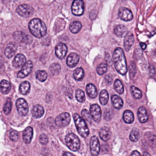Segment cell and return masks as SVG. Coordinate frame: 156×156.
I'll use <instances>...</instances> for the list:
<instances>
[{
    "label": "cell",
    "mask_w": 156,
    "mask_h": 156,
    "mask_svg": "<svg viewBox=\"0 0 156 156\" xmlns=\"http://www.w3.org/2000/svg\"><path fill=\"white\" fill-rule=\"evenodd\" d=\"M115 67L118 73L122 75L126 74L127 71L126 60L123 50L121 48L115 49L113 55Z\"/></svg>",
    "instance_id": "obj_1"
},
{
    "label": "cell",
    "mask_w": 156,
    "mask_h": 156,
    "mask_svg": "<svg viewBox=\"0 0 156 156\" xmlns=\"http://www.w3.org/2000/svg\"><path fill=\"white\" fill-rule=\"evenodd\" d=\"M28 27L31 34L37 38H41L46 34V25L39 18H34L31 20L28 24Z\"/></svg>",
    "instance_id": "obj_2"
},
{
    "label": "cell",
    "mask_w": 156,
    "mask_h": 156,
    "mask_svg": "<svg viewBox=\"0 0 156 156\" xmlns=\"http://www.w3.org/2000/svg\"><path fill=\"white\" fill-rule=\"evenodd\" d=\"M73 118L79 134L83 138L87 137L90 134V131L85 121L77 113L74 114Z\"/></svg>",
    "instance_id": "obj_3"
},
{
    "label": "cell",
    "mask_w": 156,
    "mask_h": 156,
    "mask_svg": "<svg viewBox=\"0 0 156 156\" xmlns=\"http://www.w3.org/2000/svg\"><path fill=\"white\" fill-rule=\"evenodd\" d=\"M66 142L67 146L73 152L78 151L80 147V142L77 136L75 134L71 133L66 135Z\"/></svg>",
    "instance_id": "obj_4"
},
{
    "label": "cell",
    "mask_w": 156,
    "mask_h": 156,
    "mask_svg": "<svg viewBox=\"0 0 156 156\" xmlns=\"http://www.w3.org/2000/svg\"><path fill=\"white\" fill-rule=\"evenodd\" d=\"M71 117L68 113H63L58 115L55 119V124L58 127H64L70 123Z\"/></svg>",
    "instance_id": "obj_5"
},
{
    "label": "cell",
    "mask_w": 156,
    "mask_h": 156,
    "mask_svg": "<svg viewBox=\"0 0 156 156\" xmlns=\"http://www.w3.org/2000/svg\"><path fill=\"white\" fill-rule=\"evenodd\" d=\"M16 12L22 17L28 18L34 13V9L28 5H21L16 9Z\"/></svg>",
    "instance_id": "obj_6"
},
{
    "label": "cell",
    "mask_w": 156,
    "mask_h": 156,
    "mask_svg": "<svg viewBox=\"0 0 156 156\" xmlns=\"http://www.w3.org/2000/svg\"><path fill=\"white\" fill-rule=\"evenodd\" d=\"M17 112L21 116H26L28 112V105L24 99L19 98L16 101Z\"/></svg>",
    "instance_id": "obj_7"
},
{
    "label": "cell",
    "mask_w": 156,
    "mask_h": 156,
    "mask_svg": "<svg viewBox=\"0 0 156 156\" xmlns=\"http://www.w3.org/2000/svg\"><path fill=\"white\" fill-rule=\"evenodd\" d=\"M33 67L32 61L28 60L26 62L24 65L22 67L21 70L17 73V78H23L28 76L32 71Z\"/></svg>",
    "instance_id": "obj_8"
},
{
    "label": "cell",
    "mask_w": 156,
    "mask_h": 156,
    "mask_svg": "<svg viewBox=\"0 0 156 156\" xmlns=\"http://www.w3.org/2000/svg\"><path fill=\"white\" fill-rule=\"evenodd\" d=\"M84 3L83 0H74L72 3V12L76 16H81L83 14Z\"/></svg>",
    "instance_id": "obj_9"
},
{
    "label": "cell",
    "mask_w": 156,
    "mask_h": 156,
    "mask_svg": "<svg viewBox=\"0 0 156 156\" xmlns=\"http://www.w3.org/2000/svg\"><path fill=\"white\" fill-rule=\"evenodd\" d=\"M90 150L92 156H97L100 152V144L98 138L93 136L90 141Z\"/></svg>",
    "instance_id": "obj_10"
},
{
    "label": "cell",
    "mask_w": 156,
    "mask_h": 156,
    "mask_svg": "<svg viewBox=\"0 0 156 156\" xmlns=\"http://www.w3.org/2000/svg\"><path fill=\"white\" fill-rule=\"evenodd\" d=\"M90 113L94 121L99 123L101 117V110L100 106L97 104H94L90 108Z\"/></svg>",
    "instance_id": "obj_11"
},
{
    "label": "cell",
    "mask_w": 156,
    "mask_h": 156,
    "mask_svg": "<svg viewBox=\"0 0 156 156\" xmlns=\"http://www.w3.org/2000/svg\"><path fill=\"white\" fill-rule=\"evenodd\" d=\"M118 16L122 20L125 21H131L133 18L132 11L125 7H122L119 9Z\"/></svg>",
    "instance_id": "obj_12"
},
{
    "label": "cell",
    "mask_w": 156,
    "mask_h": 156,
    "mask_svg": "<svg viewBox=\"0 0 156 156\" xmlns=\"http://www.w3.org/2000/svg\"><path fill=\"white\" fill-rule=\"evenodd\" d=\"M14 38L20 43H29L31 41V37L21 31H16L13 34Z\"/></svg>",
    "instance_id": "obj_13"
},
{
    "label": "cell",
    "mask_w": 156,
    "mask_h": 156,
    "mask_svg": "<svg viewBox=\"0 0 156 156\" xmlns=\"http://www.w3.org/2000/svg\"><path fill=\"white\" fill-rule=\"evenodd\" d=\"M67 50V47L65 44L59 43L56 46V56L59 59L62 60L66 56Z\"/></svg>",
    "instance_id": "obj_14"
},
{
    "label": "cell",
    "mask_w": 156,
    "mask_h": 156,
    "mask_svg": "<svg viewBox=\"0 0 156 156\" xmlns=\"http://www.w3.org/2000/svg\"><path fill=\"white\" fill-rule=\"evenodd\" d=\"M80 60V56L76 53H71L67 58L66 63L68 67L73 68L77 66Z\"/></svg>",
    "instance_id": "obj_15"
},
{
    "label": "cell",
    "mask_w": 156,
    "mask_h": 156,
    "mask_svg": "<svg viewBox=\"0 0 156 156\" xmlns=\"http://www.w3.org/2000/svg\"><path fill=\"white\" fill-rule=\"evenodd\" d=\"M26 62L25 56L22 54H17L12 61V65L16 68H19L23 67Z\"/></svg>",
    "instance_id": "obj_16"
},
{
    "label": "cell",
    "mask_w": 156,
    "mask_h": 156,
    "mask_svg": "<svg viewBox=\"0 0 156 156\" xmlns=\"http://www.w3.org/2000/svg\"><path fill=\"white\" fill-rule=\"evenodd\" d=\"M134 42V37L133 34L131 32H128L125 37L124 41V46L126 51H129Z\"/></svg>",
    "instance_id": "obj_17"
},
{
    "label": "cell",
    "mask_w": 156,
    "mask_h": 156,
    "mask_svg": "<svg viewBox=\"0 0 156 156\" xmlns=\"http://www.w3.org/2000/svg\"><path fill=\"white\" fill-rule=\"evenodd\" d=\"M137 117L140 122L144 123L148 120V115L147 111L146 108L143 106L139 107L137 111Z\"/></svg>",
    "instance_id": "obj_18"
},
{
    "label": "cell",
    "mask_w": 156,
    "mask_h": 156,
    "mask_svg": "<svg viewBox=\"0 0 156 156\" xmlns=\"http://www.w3.org/2000/svg\"><path fill=\"white\" fill-rule=\"evenodd\" d=\"M17 49V46L14 43H9L5 48V55L8 58H11L15 54Z\"/></svg>",
    "instance_id": "obj_19"
},
{
    "label": "cell",
    "mask_w": 156,
    "mask_h": 156,
    "mask_svg": "<svg viewBox=\"0 0 156 156\" xmlns=\"http://www.w3.org/2000/svg\"><path fill=\"white\" fill-rule=\"evenodd\" d=\"M114 33L119 37H125L128 33L127 28L123 25H118L115 27Z\"/></svg>",
    "instance_id": "obj_20"
},
{
    "label": "cell",
    "mask_w": 156,
    "mask_h": 156,
    "mask_svg": "<svg viewBox=\"0 0 156 156\" xmlns=\"http://www.w3.org/2000/svg\"><path fill=\"white\" fill-rule=\"evenodd\" d=\"M112 104L115 109L120 110L123 106V101L121 97L118 95H113L111 98Z\"/></svg>",
    "instance_id": "obj_21"
},
{
    "label": "cell",
    "mask_w": 156,
    "mask_h": 156,
    "mask_svg": "<svg viewBox=\"0 0 156 156\" xmlns=\"http://www.w3.org/2000/svg\"><path fill=\"white\" fill-rule=\"evenodd\" d=\"M33 136V129L31 127L26 128L23 133V139L26 143H31Z\"/></svg>",
    "instance_id": "obj_22"
},
{
    "label": "cell",
    "mask_w": 156,
    "mask_h": 156,
    "mask_svg": "<svg viewBox=\"0 0 156 156\" xmlns=\"http://www.w3.org/2000/svg\"><path fill=\"white\" fill-rule=\"evenodd\" d=\"M32 112L33 117L36 119H38V118H41L44 115V110L43 106L39 104H37L34 107Z\"/></svg>",
    "instance_id": "obj_23"
},
{
    "label": "cell",
    "mask_w": 156,
    "mask_h": 156,
    "mask_svg": "<svg viewBox=\"0 0 156 156\" xmlns=\"http://www.w3.org/2000/svg\"><path fill=\"white\" fill-rule=\"evenodd\" d=\"M99 136L101 140L105 142H107L111 138V131L109 128L105 126L100 130Z\"/></svg>",
    "instance_id": "obj_24"
},
{
    "label": "cell",
    "mask_w": 156,
    "mask_h": 156,
    "mask_svg": "<svg viewBox=\"0 0 156 156\" xmlns=\"http://www.w3.org/2000/svg\"><path fill=\"white\" fill-rule=\"evenodd\" d=\"M86 93L90 98L94 99L97 96V91L96 87L91 83L88 84L86 86Z\"/></svg>",
    "instance_id": "obj_25"
},
{
    "label": "cell",
    "mask_w": 156,
    "mask_h": 156,
    "mask_svg": "<svg viewBox=\"0 0 156 156\" xmlns=\"http://www.w3.org/2000/svg\"><path fill=\"white\" fill-rule=\"evenodd\" d=\"M11 85L8 81L3 80L0 83V90L3 94H6L10 92Z\"/></svg>",
    "instance_id": "obj_26"
},
{
    "label": "cell",
    "mask_w": 156,
    "mask_h": 156,
    "mask_svg": "<svg viewBox=\"0 0 156 156\" xmlns=\"http://www.w3.org/2000/svg\"><path fill=\"white\" fill-rule=\"evenodd\" d=\"M30 84L28 82H23L19 86V91L23 95H27L30 92Z\"/></svg>",
    "instance_id": "obj_27"
},
{
    "label": "cell",
    "mask_w": 156,
    "mask_h": 156,
    "mask_svg": "<svg viewBox=\"0 0 156 156\" xmlns=\"http://www.w3.org/2000/svg\"><path fill=\"white\" fill-rule=\"evenodd\" d=\"M123 117L124 121L127 124H132L134 120L133 114L129 110H126L124 112Z\"/></svg>",
    "instance_id": "obj_28"
},
{
    "label": "cell",
    "mask_w": 156,
    "mask_h": 156,
    "mask_svg": "<svg viewBox=\"0 0 156 156\" xmlns=\"http://www.w3.org/2000/svg\"><path fill=\"white\" fill-rule=\"evenodd\" d=\"M109 100V94L108 92L105 90H103L100 93V101L101 104L105 105Z\"/></svg>",
    "instance_id": "obj_29"
},
{
    "label": "cell",
    "mask_w": 156,
    "mask_h": 156,
    "mask_svg": "<svg viewBox=\"0 0 156 156\" xmlns=\"http://www.w3.org/2000/svg\"><path fill=\"white\" fill-rule=\"evenodd\" d=\"M82 28V24L79 21H75L70 24L69 29L73 34H77Z\"/></svg>",
    "instance_id": "obj_30"
},
{
    "label": "cell",
    "mask_w": 156,
    "mask_h": 156,
    "mask_svg": "<svg viewBox=\"0 0 156 156\" xmlns=\"http://www.w3.org/2000/svg\"><path fill=\"white\" fill-rule=\"evenodd\" d=\"M74 78L76 80L80 81L83 79L84 76V72L83 69L82 68H77L75 70L73 74Z\"/></svg>",
    "instance_id": "obj_31"
},
{
    "label": "cell",
    "mask_w": 156,
    "mask_h": 156,
    "mask_svg": "<svg viewBox=\"0 0 156 156\" xmlns=\"http://www.w3.org/2000/svg\"><path fill=\"white\" fill-rule=\"evenodd\" d=\"M114 88L115 91L119 94H122L123 93V86L120 80L116 79L115 81L114 84Z\"/></svg>",
    "instance_id": "obj_32"
},
{
    "label": "cell",
    "mask_w": 156,
    "mask_h": 156,
    "mask_svg": "<svg viewBox=\"0 0 156 156\" xmlns=\"http://www.w3.org/2000/svg\"><path fill=\"white\" fill-rule=\"evenodd\" d=\"M49 70L53 75H57L61 70V66L58 63H53L49 67Z\"/></svg>",
    "instance_id": "obj_33"
},
{
    "label": "cell",
    "mask_w": 156,
    "mask_h": 156,
    "mask_svg": "<svg viewBox=\"0 0 156 156\" xmlns=\"http://www.w3.org/2000/svg\"><path fill=\"white\" fill-rule=\"evenodd\" d=\"M36 77L39 81L43 82L47 78V73L44 71L38 70L36 73Z\"/></svg>",
    "instance_id": "obj_34"
},
{
    "label": "cell",
    "mask_w": 156,
    "mask_h": 156,
    "mask_svg": "<svg viewBox=\"0 0 156 156\" xmlns=\"http://www.w3.org/2000/svg\"><path fill=\"white\" fill-rule=\"evenodd\" d=\"M131 92L134 98H135L136 99H140L142 98V92L136 87L134 86H131Z\"/></svg>",
    "instance_id": "obj_35"
},
{
    "label": "cell",
    "mask_w": 156,
    "mask_h": 156,
    "mask_svg": "<svg viewBox=\"0 0 156 156\" xmlns=\"http://www.w3.org/2000/svg\"><path fill=\"white\" fill-rule=\"evenodd\" d=\"M76 97L78 101L83 103L85 100V94L83 91L80 89L77 90L76 93Z\"/></svg>",
    "instance_id": "obj_36"
},
{
    "label": "cell",
    "mask_w": 156,
    "mask_h": 156,
    "mask_svg": "<svg viewBox=\"0 0 156 156\" xmlns=\"http://www.w3.org/2000/svg\"><path fill=\"white\" fill-rule=\"evenodd\" d=\"M140 138V134L138 130L133 129L132 130L130 135V139L133 142H136L138 141Z\"/></svg>",
    "instance_id": "obj_37"
},
{
    "label": "cell",
    "mask_w": 156,
    "mask_h": 156,
    "mask_svg": "<svg viewBox=\"0 0 156 156\" xmlns=\"http://www.w3.org/2000/svg\"><path fill=\"white\" fill-rule=\"evenodd\" d=\"M12 102L10 98H8L3 107V111L6 115H8L12 110Z\"/></svg>",
    "instance_id": "obj_38"
},
{
    "label": "cell",
    "mask_w": 156,
    "mask_h": 156,
    "mask_svg": "<svg viewBox=\"0 0 156 156\" xmlns=\"http://www.w3.org/2000/svg\"><path fill=\"white\" fill-rule=\"evenodd\" d=\"M107 71V65L105 63H101L97 66L96 71L99 75H102Z\"/></svg>",
    "instance_id": "obj_39"
},
{
    "label": "cell",
    "mask_w": 156,
    "mask_h": 156,
    "mask_svg": "<svg viewBox=\"0 0 156 156\" xmlns=\"http://www.w3.org/2000/svg\"><path fill=\"white\" fill-rule=\"evenodd\" d=\"M81 115L82 118L88 122H91L92 116L89 111L86 109H83L81 112Z\"/></svg>",
    "instance_id": "obj_40"
},
{
    "label": "cell",
    "mask_w": 156,
    "mask_h": 156,
    "mask_svg": "<svg viewBox=\"0 0 156 156\" xmlns=\"http://www.w3.org/2000/svg\"><path fill=\"white\" fill-rule=\"evenodd\" d=\"M10 138L13 142H16L19 138V134L16 131H11L10 132Z\"/></svg>",
    "instance_id": "obj_41"
},
{
    "label": "cell",
    "mask_w": 156,
    "mask_h": 156,
    "mask_svg": "<svg viewBox=\"0 0 156 156\" xmlns=\"http://www.w3.org/2000/svg\"><path fill=\"white\" fill-rule=\"evenodd\" d=\"M39 141L42 144H47L48 143V137L46 135L44 134H42L39 136Z\"/></svg>",
    "instance_id": "obj_42"
},
{
    "label": "cell",
    "mask_w": 156,
    "mask_h": 156,
    "mask_svg": "<svg viewBox=\"0 0 156 156\" xmlns=\"http://www.w3.org/2000/svg\"><path fill=\"white\" fill-rule=\"evenodd\" d=\"M129 71H130V74L131 76L134 77L136 73V69L135 64L133 61H132L130 63Z\"/></svg>",
    "instance_id": "obj_43"
},
{
    "label": "cell",
    "mask_w": 156,
    "mask_h": 156,
    "mask_svg": "<svg viewBox=\"0 0 156 156\" xmlns=\"http://www.w3.org/2000/svg\"><path fill=\"white\" fill-rule=\"evenodd\" d=\"M105 80L107 84H111L113 80V78L112 77V75H106L105 77Z\"/></svg>",
    "instance_id": "obj_44"
},
{
    "label": "cell",
    "mask_w": 156,
    "mask_h": 156,
    "mask_svg": "<svg viewBox=\"0 0 156 156\" xmlns=\"http://www.w3.org/2000/svg\"><path fill=\"white\" fill-rule=\"evenodd\" d=\"M111 114H110V112H109L108 111H105V112L104 114V119H105L106 121H109L110 119H111Z\"/></svg>",
    "instance_id": "obj_45"
},
{
    "label": "cell",
    "mask_w": 156,
    "mask_h": 156,
    "mask_svg": "<svg viewBox=\"0 0 156 156\" xmlns=\"http://www.w3.org/2000/svg\"><path fill=\"white\" fill-rule=\"evenodd\" d=\"M141 155V154L137 151H134L132 152V154H131V156H140Z\"/></svg>",
    "instance_id": "obj_46"
},
{
    "label": "cell",
    "mask_w": 156,
    "mask_h": 156,
    "mask_svg": "<svg viewBox=\"0 0 156 156\" xmlns=\"http://www.w3.org/2000/svg\"><path fill=\"white\" fill-rule=\"evenodd\" d=\"M140 46H141V48L143 49H146L147 45L146 44H145L144 43H140Z\"/></svg>",
    "instance_id": "obj_47"
},
{
    "label": "cell",
    "mask_w": 156,
    "mask_h": 156,
    "mask_svg": "<svg viewBox=\"0 0 156 156\" xmlns=\"http://www.w3.org/2000/svg\"><path fill=\"white\" fill-rule=\"evenodd\" d=\"M74 154L71 153H69V152H65L63 154V156H74Z\"/></svg>",
    "instance_id": "obj_48"
},
{
    "label": "cell",
    "mask_w": 156,
    "mask_h": 156,
    "mask_svg": "<svg viewBox=\"0 0 156 156\" xmlns=\"http://www.w3.org/2000/svg\"><path fill=\"white\" fill-rule=\"evenodd\" d=\"M144 156L145 155H146V156L148 155V156H149V155H150V154H148V153H144Z\"/></svg>",
    "instance_id": "obj_49"
},
{
    "label": "cell",
    "mask_w": 156,
    "mask_h": 156,
    "mask_svg": "<svg viewBox=\"0 0 156 156\" xmlns=\"http://www.w3.org/2000/svg\"><path fill=\"white\" fill-rule=\"evenodd\" d=\"M2 1H4V0H2Z\"/></svg>",
    "instance_id": "obj_50"
}]
</instances>
